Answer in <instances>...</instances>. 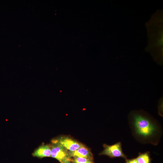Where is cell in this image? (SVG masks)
<instances>
[{
  "mask_svg": "<svg viewBox=\"0 0 163 163\" xmlns=\"http://www.w3.org/2000/svg\"><path fill=\"white\" fill-rule=\"evenodd\" d=\"M130 118V127L136 139L143 143L157 144L161 130L156 121L145 113L137 112L133 113Z\"/></svg>",
  "mask_w": 163,
  "mask_h": 163,
  "instance_id": "1",
  "label": "cell"
},
{
  "mask_svg": "<svg viewBox=\"0 0 163 163\" xmlns=\"http://www.w3.org/2000/svg\"><path fill=\"white\" fill-rule=\"evenodd\" d=\"M51 149V157L58 160L60 163L67 161H72L69 151L58 143L52 141L50 145Z\"/></svg>",
  "mask_w": 163,
  "mask_h": 163,
  "instance_id": "2",
  "label": "cell"
},
{
  "mask_svg": "<svg viewBox=\"0 0 163 163\" xmlns=\"http://www.w3.org/2000/svg\"><path fill=\"white\" fill-rule=\"evenodd\" d=\"M103 146L104 149L100 155H106L111 158L122 157L126 159V156L122 151L121 142L112 145L104 144Z\"/></svg>",
  "mask_w": 163,
  "mask_h": 163,
  "instance_id": "3",
  "label": "cell"
},
{
  "mask_svg": "<svg viewBox=\"0 0 163 163\" xmlns=\"http://www.w3.org/2000/svg\"><path fill=\"white\" fill-rule=\"evenodd\" d=\"M52 141L59 143L70 152L75 151L83 145L72 138L65 136L55 139Z\"/></svg>",
  "mask_w": 163,
  "mask_h": 163,
  "instance_id": "4",
  "label": "cell"
},
{
  "mask_svg": "<svg viewBox=\"0 0 163 163\" xmlns=\"http://www.w3.org/2000/svg\"><path fill=\"white\" fill-rule=\"evenodd\" d=\"M71 157H77L83 158L92 161L93 156L90 150L84 145H82L77 150L73 152L69 151Z\"/></svg>",
  "mask_w": 163,
  "mask_h": 163,
  "instance_id": "5",
  "label": "cell"
},
{
  "mask_svg": "<svg viewBox=\"0 0 163 163\" xmlns=\"http://www.w3.org/2000/svg\"><path fill=\"white\" fill-rule=\"evenodd\" d=\"M51 151L50 145H42L36 149L32 154L34 157L39 158L50 157Z\"/></svg>",
  "mask_w": 163,
  "mask_h": 163,
  "instance_id": "6",
  "label": "cell"
},
{
  "mask_svg": "<svg viewBox=\"0 0 163 163\" xmlns=\"http://www.w3.org/2000/svg\"><path fill=\"white\" fill-rule=\"evenodd\" d=\"M138 163H151L149 152L140 153L136 158Z\"/></svg>",
  "mask_w": 163,
  "mask_h": 163,
  "instance_id": "7",
  "label": "cell"
},
{
  "mask_svg": "<svg viewBox=\"0 0 163 163\" xmlns=\"http://www.w3.org/2000/svg\"><path fill=\"white\" fill-rule=\"evenodd\" d=\"M72 161L74 163H92V161L86 158L75 157H73Z\"/></svg>",
  "mask_w": 163,
  "mask_h": 163,
  "instance_id": "8",
  "label": "cell"
},
{
  "mask_svg": "<svg viewBox=\"0 0 163 163\" xmlns=\"http://www.w3.org/2000/svg\"><path fill=\"white\" fill-rule=\"evenodd\" d=\"M125 163H138L136 158L131 159H126Z\"/></svg>",
  "mask_w": 163,
  "mask_h": 163,
  "instance_id": "9",
  "label": "cell"
},
{
  "mask_svg": "<svg viewBox=\"0 0 163 163\" xmlns=\"http://www.w3.org/2000/svg\"><path fill=\"white\" fill-rule=\"evenodd\" d=\"M159 112L160 113V114L161 115H162V101H161V104H159Z\"/></svg>",
  "mask_w": 163,
  "mask_h": 163,
  "instance_id": "10",
  "label": "cell"
},
{
  "mask_svg": "<svg viewBox=\"0 0 163 163\" xmlns=\"http://www.w3.org/2000/svg\"><path fill=\"white\" fill-rule=\"evenodd\" d=\"M72 161H67L65 163H72L71 162Z\"/></svg>",
  "mask_w": 163,
  "mask_h": 163,
  "instance_id": "11",
  "label": "cell"
},
{
  "mask_svg": "<svg viewBox=\"0 0 163 163\" xmlns=\"http://www.w3.org/2000/svg\"></svg>",
  "mask_w": 163,
  "mask_h": 163,
  "instance_id": "12",
  "label": "cell"
}]
</instances>
